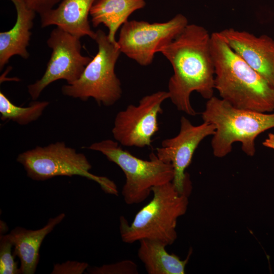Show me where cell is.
<instances>
[{"instance_id": "ba28073f", "label": "cell", "mask_w": 274, "mask_h": 274, "mask_svg": "<svg viewBox=\"0 0 274 274\" xmlns=\"http://www.w3.org/2000/svg\"><path fill=\"white\" fill-rule=\"evenodd\" d=\"M188 24L187 18L182 14L164 22L127 21L121 27L117 44L121 53L140 65L147 66L153 62L155 54Z\"/></svg>"}, {"instance_id": "5bb4252c", "label": "cell", "mask_w": 274, "mask_h": 274, "mask_svg": "<svg viewBox=\"0 0 274 274\" xmlns=\"http://www.w3.org/2000/svg\"><path fill=\"white\" fill-rule=\"evenodd\" d=\"M65 217L62 213L50 218L43 227L37 230L18 226L9 233L13 244V254L20 260L21 274L35 273L40 260V249L44 238Z\"/></svg>"}, {"instance_id": "277c9868", "label": "cell", "mask_w": 274, "mask_h": 274, "mask_svg": "<svg viewBox=\"0 0 274 274\" xmlns=\"http://www.w3.org/2000/svg\"><path fill=\"white\" fill-rule=\"evenodd\" d=\"M152 192V199L136 213L131 224L120 217L119 230L123 242L132 244L149 239L168 246L176 240L178 219L188 208L187 192H178L172 182L156 186Z\"/></svg>"}, {"instance_id": "8fae6325", "label": "cell", "mask_w": 274, "mask_h": 274, "mask_svg": "<svg viewBox=\"0 0 274 274\" xmlns=\"http://www.w3.org/2000/svg\"><path fill=\"white\" fill-rule=\"evenodd\" d=\"M215 126L203 122L194 125L185 117L180 119L178 134L172 138L164 140L160 147L156 150V155L162 161L171 163L174 169L172 183L181 193L187 192V177L185 170L190 165L195 151L206 138L213 135Z\"/></svg>"}, {"instance_id": "ac0fdd59", "label": "cell", "mask_w": 274, "mask_h": 274, "mask_svg": "<svg viewBox=\"0 0 274 274\" xmlns=\"http://www.w3.org/2000/svg\"><path fill=\"white\" fill-rule=\"evenodd\" d=\"M49 104L47 101L35 100L26 107L17 106L1 91V119L3 121H12L21 125H27L38 119Z\"/></svg>"}, {"instance_id": "6da1fadb", "label": "cell", "mask_w": 274, "mask_h": 274, "mask_svg": "<svg viewBox=\"0 0 274 274\" xmlns=\"http://www.w3.org/2000/svg\"><path fill=\"white\" fill-rule=\"evenodd\" d=\"M159 52L173 69L168 83L169 98L178 110L195 116L197 113L191 105V94L196 91L207 99L214 96L215 67L211 35L202 26L188 24Z\"/></svg>"}, {"instance_id": "2e32d148", "label": "cell", "mask_w": 274, "mask_h": 274, "mask_svg": "<svg viewBox=\"0 0 274 274\" xmlns=\"http://www.w3.org/2000/svg\"><path fill=\"white\" fill-rule=\"evenodd\" d=\"M145 6V0H96L90 12L92 26L104 24L108 29L110 41L117 44L115 36L119 28L132 13Z\"/></svg>"}, {"instance_id": "ffe728a7", "label": "cell", "mask_w": 274, "mask_h": 274, "mask_svg": "<svg viewBox=\"0 0 274 274\" xmlns=\"http://www.w3.org/2000/svg\"><path fill=\"white\" fill-rule=\"evenodd\" d=\"M87 271L90 274H136L137 265L132 260H125L100 266L89 267Z\"/></svg>"}, {"instance_id": "e0dca14e", "label": "cell", "mask_w": 274, "mask_h": 274, "mask_svg": "<svg viewBox=\"0 0 274 274\" xmlns=\"http://www.w3.org/2000/svg\"><path fill=\"white\" fill-rule=\"evenodd\" d=\"M138 255L149 274H184L191 252L182 260L166 250L164 243L156 240L143 239L139 241Z\"/></svg>"}, {"instance_id": "30bf717a", "label": "cell", "mask_w": 274, "mask_h": 274, "mask_svg": "<svg viewBox=\"0 0 274 274\" xmlns=\"http://www.w3.org/2000/svg\"><path fill=\"white\" fill-rule=\"evenodd\" d=\"M167 91H159L143 96L137 105H129L119 112L112 130L114 138L126 147L150 146L152 138L159 129L158 117L162 113Z\"/></svg>"}, {"instance_id": "d6986e66", "label": "cell", "mask_w": 274, "mask_h": 274, "mask_svg": "<svg viewBox=\"0 0 274 274\" xmlns=\"http://www.w3.org/2000/svg\"><path fill=\"white\" fill-rule=\"evenodd\" d=\"M13 244L9 234H1L0 236V273L20 274L17 262L15 261V255L12 252Z\"/></svg>"}, {"instance_id": "7a4b0ae2", "label": "cell", "mask_w": 274, "mask_h": 274, "mask_svg": "<svg viewBox=\"0 0 274 274\" xmlns=\"http://www.w3.org/2000/svg\"><path fill=\"white\" fill-rule=\"evenodd\" d=\"M211 51L215 89L221 98L239 109L274 111V87L235 53L219 32L211 34Z\"/></svg>"}, {"instance_id": "603a6c76", "label": "cell", "mask_w": 274, "mask_h": 274, "mask_svg": "<svg viewBox=\"0 0 274 274\" xmlns=\"http://www.w3.org/2000/svg\"><path fill=\"white\" fill-rule=\"evenodd\" d=\"M262 144L264 146L274 150V133H269Z\"/></svg>"}, {"instance_id": "9a60e30c", "label": "cell", "mask_w": 274, "mask_h": 274, "mask_svg": "<svg viewBox=\"0 0 274 274\" xmlns=\"http://www.w3.org/2000/svg\"><path fill=\"white\" fill-rule=\"evenodd\" d=\"M10 1L15 8L17 18L15 25L11 29L0 32L1 71L13 56L19 55L25 59L29 57L27 48L36 14L27 8L22 0Z\"/></svg>"}, {"instance_id": "5b68a950", "label": "cell", "mask_w": 274, "mask_h": 274, "mask_svg": "<svg viewBox=\"0 0 274 274\" xmlns=\"http://www.w3.org/2000/svg\"><path fill=\"white\" fill-rule=\"evenodd\" d=\"M87 148L101 153L121 169L126 178L122 194L127 204L143 202L153 187L173 180V165L162 161L154 153L150 154V160H143L123 150L117 141L110 139L94 143Z\"/></svg>"}, {"instance_id": "9c48e42d", "label": "cell", "mask_w": 274, "mask_h": 274, "mask_svg": "<svg viewBox=\"0 0 274 274\" xmlns=\"http://www.w3.org/2000/svg\"><path fill=\"white\" fill-rule=\"evenodd\" d=\"M80 39L58 27L52 30L47 41L52 51L45 72L40 79L27 86L32 100L54 81L64 80L71 84L80 78L91 60L81 54Z\"/></svg>"}, {"instance_id": "44dd1931", "label": "cell", "mask_w": 274, "mask_h": 274, "mask_svg": "<svg viewBox=\"0 0 274 274\" xmlns=\"http://www.w3.org/2000/svg\"><path fill=\"white\" fill-rule=\"evenodd\" d=\"M89 267L86 262L66 261L53 265L51 274H82Z\"/></svg>"}, {"instance_id": "7c38bea8", "label": "cell", "mask_w": 274, "mask_h": 274, "mask_svg": "<svg viewBox=\"0 0 274 274\" xmlns=\"http://www.w3.org/2000/svg\"><path fill=\"white\" fill-rule=\"evenodd\" d=\"M229 47L274 87V39L232 28L219 32Z\"/></svg>"}, {"instance_id": "8992f818", "label": "cell", "mask_w": 274, "mask_h": 274, "mask_svg": "<svg viewBox=\"0 0 274 274\" xmlns=\"http://www.w3.org/2000/svg\"><path fill=\"white\" fill-rule=\"evenodd\" d=\"M94 40L98 46L96 54L86 66L80 78L71 84L63 85L62 94L86 101L93 98L99 106H111L121 97L120 80L115 73L121 54L118 44L111 42L105 31L98 29Z\"/></svg>"}, {"instance_id": "3957f363", "label": "cell", "mask_w": 274, "mask_h": 274, "mask_svg": "<svg viewBox=\"0 0 274 274\" xmlns=\"http://www.w3.org/2000/svg\"><path fill=\"white\" fill-rule=\"evenodd\" d=\"M203 122L213 124L211 147L214 155L222 158L240 142L247 155L256 153L255 140L264 131L274 128V113H262L236 108L226 100L212 96L208 99L201 113Z\"/></svg>"}, {"instance_id": "7402d4cb", "label": "cell", "mask_w": 274, "mask_h": 274, "mask_svg": "<svg viewBox=\"0 0 274 274\" xmlns=\"http://www.w3.org/2000/svg\"><path fill=\"white\" fill-rule=\"evenodd\" d=\"M62 0H22L26 7L40 15L54 8Z\"/></svg>"}, {"instance_id": "4fadbf2b", "label": "cell", "mask_w": 274, "mask_h": 274, "mask_svg": "<svg viewBox=\"0 0 274 274\" xmlns=\"http://www.w3.org/2000/svg\"><path fill=\"white\" fill-rule=\"evenodd\" d=\"M96 0H62L58 6L40 15L42 27H57L79 38L88 36L93 40L96 33L88 20Z\"/></svg>"}, {"instance_id": "52a82bcc", "label": "cell", "mask_w": 274, "mask_h": 274, "mask_svg": "<svg viewBox=\"0 0 274 274\" xmlns=\"http://www.w3.org/2000/svg\"><path fill=\"white\" fill-rule=\"evenodd\" d=\"M16 160L23 166L27 176L33 180L79 176L95 182L107 194H118L117 187L113 181L91 174L90 170L92 166L86 156L66 146L63 142L37 146L19 154Z\"/></svg>"}]
</instances>
